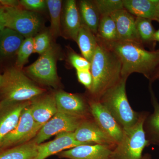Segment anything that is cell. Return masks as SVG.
I'll use <instances>...</instances> for the list:
<instances>
[{
    "instance_id": "f1b7e54d",
    "label": "cell",
    "mask_w": 159,
    "mask_h": 159,
    "mask_svg": "<svg viewBox=\"0 0 159 159\" xmlns=\"http://www.w3.org/2000/svg\"><path fill=\"white\" fill-rule=\"evenodd\" d=\"M101 17L124 9L123 0H93Z\"/></svg>"
},
{
    "instance_id": "5b68a950",
    "label": "cell",
    "mask_w": 159,
    "mask_h": 159,
    "mask_svg": "<svg viewBox=\"0 0 159 159\" xmlns=\"http://www.w3.org/2000/svg\"><path fill=\"white\" fill-rule=\"evenodd\" d=\"M148 116L147 112L141 113L134 125L123 129L122 139L113 149L112 159L142 158L143 150L150 145L144 129Z\"/></svg>"
},
{
    "instance_id": "7402d4cb",
    "label": "cell",
    "mask_w": 159,
    "mask_h": 159,
    "mask_svg": "<svg viewBox=\"0 0 159 159\" xmlns=\"http://www.w3.org/2000/svg\"><path fill=\"white\" fill-rule=\"evenodd\" d=\"M78 8L81 23L97 35L101 16L93 0L80 1Z\"/></svg>"
},
{
    "instance_id": "30bf717a",
    "label": "cell",
    "mask_w": 159,
    "mask_h": 159,
    "mask_svg": "<svg viewBox=\"0 0 159 159\" xmlns=\"http://www.w3.org/2000/svg\"><path fill=\"white\" fill-rule=\"evenodd\" d=\"M78 142L88 145H100L114 149L116 143L95 122L92 117L84 119L74 132Z\"/></svg>"
},
{
    "instance_id": "f35d334b",
    "label": "cell",
    "mask_w": 159,
    "mask_h": 159,
    "mask_svg": "<svg viewBox=\"0 0 159 159\" xmlns=\"http://www.w3.org/2000/svg\"><path fill=\"white\" fill-rule=\"evenodd\" d=\"M141 159H151V157L150 155L149 154H146L143 156Z\"/></svg>"
},
{
    "instance_id": "8d00e7d4",
    "label": "cell",
    "mask_w": 159,
    "mask_h": 159,
    "mask_svg": "<svg viewBox=\"0 0 159 159\" xmlns=\"http://www.w3.org/2000/svg\"><path fill=\"white\" fill-rule=\"evenodd\" d=\"M159 23V0L158 1L157 4L156 9L155 16V20Z\"/></svg>"
},
{
    "instance_id": "ffe728a7",
    "label": "cell",
    "mask_w": 159,
    "mask_h": 159,
    "mask_svg": "<svg viewBox=\"0 0 159 159\" xmlns=\"http://www.w3.org/2000/svg\"><path fill=\"white\" fill-rule=\"evenodd\" d=\"M158 0H123L124 9L135 17L154 20Z\"/></svg>"
},
{
    "instance_id": "ac0fdd59",
    "label": "cell",
    "mask_w": 159,
    "mask_h": 159,
    "mask_svg": "<svg viewBox=\"0 0 159 159\" xmlns=\"http://www.w3.org/2000/svg\"><path fill=\"white\" fill-rule=\"evenodd\" d=\"M30 110L34 121L44 125L57 112L54 94H43L31 100Z\"/></svg>"
},
{
    "instance_id": "9c48e42d",
    "label": "cell",
    "mask_w": 159,
    "mask_h": 159,
    "mask_svg": "<svg viewBox=\"0 0 159 159\" xmlns=\"http://www.w3.org/2000/svg\"><path fill=\"white\" fill-rule=\"evenodd\" d=\"M85 119L57 112L43 125L33 140L37 145H39L57 134L63 132H74Z\"/></svg>"
},
{
    "instance_id": "2e32d148",
    "label": "cell",
    "mask_w": 159,
    "mask_h": 159,
    "mask_svg": "<svg viewBox=\"0 0 159 159\" xmlns=\"http://www.w3.org/2000/svg\"><path fill=\"white\" fill-rule=\"evenodd\" d=\"M111 16L116 24L119 40L142 44L137 32L135 16L124 9L115 11Z\"/></svg>"
},
{
    "instance_id": "5bb4252c",
    "label": "cell",
    "mask_w": 159,
    "mask_h": 159,
    "mask_svg": "<svg viewBox=\"0 0 159 159\" xmlns=\"http://www.w3.org/2000/svg\"><path fill=\"white\" fill-rule=\"evenodd\" d=\"M113 148L100 145H82L57 154L60 158L112 159Z\"/></svg>"
},
{
    "instance_id": "7a4b0ae2",
    "label": "cell",
    "mask_w": 159,
    "mask_h": 159,
    "mask_svg": "<svg viewBox=\"0 0 159 159\" xmlns=\"http://www.w3.org/2000/svg\"><path fill=\"white\" fill-rule=\"evenodd\" d=\"M98 45L91 62L93 84L90 99L99 101L106 91L122 79V63L116 54L98 40Z\"/></svg>"
},
{
    "instance_id": "9a60e30c",
    "label": "cell",
    "mask_w": 159,
    "mask_h": 159,
    "mask_svg": "<svg viewBox=\"0 0 159 159\" xmlns=\"http://www.w3.org/2000/svg\"><path fill=\"white\" fill-rule=\"evenodd\" d=\"M88 145L78 142L74 132H63L57 134L52 141L38 145V153L36 159H46L49 157L76 146Z\"/></svg>"
},
{
    "instance_id": "7c38bea8",
    "label": "cell",
    "mask_w": 159,
    "mask_h": 159,
    "mask_svg": "<svg viewBox=\"0 0 159 159\" xmlns=\"http://www.w3.org/2000/svg\"><path fill=\"white\" fill-rule=\"evenodd\" d=\"M54 97L57 112L82 118L92 117L88 102L80 95L60 90Z\"/></svg>"
},
{
    "instance_id": "277c9868",
    "label": "cell",
    "mask_w": 159,
    "mask_h": 159,
    "mask_svg": "<svg viewBox=\"0 0 159 159\" xmlns=\"http://www.w3.org/2000/svg\"><path fill=\"white\" fill-rule=\"evenodd\" d=\"M127 79L122 77L117 84L106 91L99 100L123 129L134 125L141 114L134 111L129 102L125 89Z\"/></svg>"
},
{
    "instance_id": "ba28073f",
    "label": "cell",
    "mask_w": 159,
    "mask_h": 159,
    "mask_svg": "<svg viewBox=\"0 0 159 159\" xmlns=\"http://www.w3.org/2000/svg\"><path fill=\"white\" fill-rule=\"evenodd\" d=\"M56 52L51 46L37 60L25 69V72L37 82L56 88L59 84L56 66Z\"/></svg>"
},
{
    "instance_id": "d6a6232c",
    "label": "cell",
    "mask_w": 159,
    "mask_h": 159,
    "mask_svg": "<svg viewBox=\"0 0 159 159\" xmlns=\"http://www.w3.org/2000/svg\"><path fill=\"white\" fill-rule=\"evenodd\" d=\"M77 79L80 83L87 89L90 90L93 84V77L90 70H77Z\"/></svg>"
},
{
    "instance_id": "e575fe53",
    "label": "cell",
    "mask_w": 159,
    "mask_h": 159,
    "mask_svg": "<svg viewBox=\"0 0 159 159\" xmlns=\"http://www.w3.org/2000/svg\"><path fill=\"white\" fill-rule=\"evenodd\" d=\"M6 8L0 6V31L6 28Z\"/></svg>"
},
{
    "instance_id": "4fadbf2b",
    "label": "cell",
    "mask_w": 159,
    "mask_h": 159,
    "mask_svg": "<svg viewBox=\"0 0 159 159\" xmlns=\"http://www.w3.org/2000/svg\"><path fill=\"white\" fill-rule=\"evenodd\" d=\"M31 101L0 102V145L5 137L16 126L23 110Z\"/></svg>"
},
{
    "instance_id": "52a82bcc",
    "label": "cell",
    "mask_w": 159,
    "mask_h": 159,
    "mask_svg": "<svg viewBox=\"0 0 159 159\" xmlns=\"http://www.w3.org/2000/svg\"><path fill=\"white\" fill-rule=\"evenodd\" d=\"M6 28L17 31L25 38L33 37L41 29L42 19L37 12L20 7L6 8Z\"/></svg>"
},
{
    "instance_id": "60d3db41",
    "label": "cell",
    "mask_w": 159,
    "mask_h": 159,
    "mask_svg": "<svg viewBox=\"0 0 159 159\" xmlns=\"http://www.w3.org/2000/svg\"><path fill=\"white\" fill-rule=\"evenodd\" d=\"M1 4H0V6H1ZM1 6H2V5H1Z\"/></svg>"
},
{
    "instance_id": "836d02e7",
    "label": "cell",
    "mask_w": 159,
    "mask_h": 159,
    "mask_svg": "<svg viewBox=\"0 0 159 159\" xmlns=\"http://www.w3.org/2000/svg\"><path fill=\"white\" fill-rule=\"evenodd\" d=\"M0 4L6 8H18L20 7L19 1L16 0H0Z\"/></svg>"
},
{
    "instance_id": "e0dca14e",
    "label": "cell",
    "mask_w": 159,
    "mask_h": 159,
    "mask_svg": "<svg viewBox=\"0 0 159 159\" xmlns=\"http://www.w3.org/2000/svg\"><path fill=\"white\" fill-rule=\"evenodd\" d=\"M81 24L77 2L66 1L61 16V34L66 38L76 42Z\"/></svg>"
},
{
    "instance_id": "8fae6325",
    "label": "cell",
    "mask_w": 159,
    "mask_h": 159,
    "mask_svg": "<svg viewBox=\"0 0 159 159\" xmlns=\"http://www.w3.org/2000/svg\"><path fill=\"white\" fill-rule=\"evenodd\" d=\"M92 118L99 127L118 144L122 138L123 129L99 101L89 99Z\"/></svg>"
},
{
    "instance_id": "d590c367",
    "label": "cell",
    "mask_w": 159,
    "mask_h": 159,
    "mask_svg": "<svg viewBox=\"0 0 159 159\" xmlns=\"http://www.w3.org/2000/svg\"><path fill=\"white\" fill-rule=\"evenodd\" d=\"M159 80V66L156 71L155 73H154L153 76L152 77L151 79L149 80V84H152L155 80Z\"/></svg>"
},
{
    "instance_id": "6da1fadb",
    "label": "cell",
    "mask_w": 159,
    "mask_h": 159,
    "mask_svg": "<svg viewBox=\"0 0 159 159\" xmlns=\"http://www.w3.org/2000/svg\"><path fill=\"white\" fill-rule=\"evenodd\" d=\"M97 39L119 57L122 63V78H128L131 74L136 73L150 80L159 66V49L148 51L139 43Z\"/></svg>"
},
{
    "instance_id": "cb8c5ba5",
    "label": "cell",
    "mask_w": 159,
    "mask_h": 159,
    "mask_svg": "<svg viewBox=\"0 0 159 159\" xmlns=\"http://www.w3.org/2000/svg\"><path fill=\"white\" fill-rule=\"evenodd\" d=\"M38 145L33 140L23 145L0 152V159H36Z\"/></svg>"
},
{
    "instance_id": "3957f363",
    "label": "cell",
    "mask_w": 159,
    "mask_h": 159,
    "mask_svg": "<svg viewBox=\"0 0 159 159\" xmlns=\"http://www.w3.org/2000/svg\"><path fill=\"white\" fill-rule=\"evenodd\" d=\"M46 90L35 84L22 70L15 67L6 69L0 85V102L31 101L44 94Z\"/></svg>"
},
{
    "instance_id": "1f68e13d",
    "label": "cell",
    "mask_w": 159,
    "mask_h": 159,
    "mask_svg": "<svg viewBox=\"0 0 159 159\" xmlns=\"http://www.w3.org/2000/svg\"><path fill=\"white\" fill-rule=\"evenodd\" d=\"M19 2L24 9L34 12L43 11L47 7L46 1L43 0H21Z\"/></svg>"
},
{
    "instance_id": "44dd1931",
    "label": "cell",
    "mask_w": 159,
    "mask_h": 159,
    "mask_svg": "<svg viewBox=\"0 0 159 159\" xmlns=\"http://www.w3.org/2000/svg\"><path fill=\"white\" fill-rule=\"evenodd\" d=\"M76 42L83 57L91 63L98 45L97 35L82 24Z\"/></svg>"
},
{
    "instance_id": "4dcf8cb0",
    "label": "cell",
    "mask_w": 159,
    "mask_h": 159,
    "mask_svg": "<svg viewBox=\"0 0 159 159\" xmlns=\"http://www.w3.org/2000/svg\"><path fill=\"white\" fill-rule=\"evenodd\" d=\"M69 62L73 67L77 70H90L91 63L81 55L70 50L68 54Z\"/></svg>"
},
{
    "instance_id": "d6986e66",
    "label": "cell",
    "mask_w": 159,
    "mask_h": 159,
    "mask_svg": "<svg viewBox=\"0 0 159 159\" xmlns=\"http://www.w3.org/2000/svg\"><path fill=\"white\" fill-rule=\"evenodd\" d=\"M25 38L17 31L5 28L0 31V57L7 58L14 56Z\"/></svg>"
},
{
    "instance_id": "484cf974",
    "label": "cell",
    "mask_w": 159,
    "mask_h": 159,
    "mask_svg": "<svg viewBox=\"0 0 159 159\" xmlns=\"http://www.w3.org/2000/svg\"><path fill=\"white\" fill-rule=\"evenodd\" d=\"M152 20L144 18L136 17L135 23L137 32L143 45L153 47L156 43L154 36L156 31L152 23Z\"/></svg>"
},
{
    "instance_id": "4316f807",
    "label": "cell",
    "mask_w": 159,
    "mask_h": 159,
    "mask_svg": "<svg viewBox=\"0 0 159 159\" xmlns=\"http://www.w3.org/2000/svg\"><path fill=\"white\" fill-rule=\"evenodd\" d=\"M97 36L99 39L106 41L119 40L116 24L111 15L101 17Z\"/></svg>"
},
{
    "instance_id": "8992f818",
    "label": "cell",
    "mask_w": 159,
    "mask_h": 159,
    "mask_svg": "<svg viewBox=\"0 0 159 159\" xmlns=\"http://www.w3.org/2000/svg\"><path fill=\"white\" fill-rule=\"evenodd\" d=\"M30 104L23 110L15 128L3 139L0 145V152L30 142L42 127L43 125L35 122L31 116Z\"/></svg>"
},
{
    "instance_id": "d4e9b609",
    "label": "cell",
    "mask_w": 159,
    "mask_h": 159,
    "mask_svg": "<svg viewBox=\"0 0 159 159\" xmlns=\"http://www.w3.org/2000/svg\"><path fill=\"white\" fill-rule=\"evenodd\" d=\"M47 7L51 17L50 34L54 38L61 35L62 1L60 0H47Z\"/></svg>"
},
{
    "instance_id": "ab89813d",
    "label": "cell",
    "mask_w": 159,
    "mask_h": 159,
    "mask_svg": "<svg viewBox=\"0 0 159 159\" xmlns=\"http://www.w3.org/2000/svg\"><path fill=\"white\" fill-rule=\"evenodd\" d=\"M2 75H1L0 74V85H1V83H2Z\"/></svg>"
},
{
    "instance_id": "83f0119b",
    "label": "cell",
    "mask_w": 159,
    "mask_h": 159,
    "mask_svg": "<svg viewBox=\"0 0 159 159\" xmlns=\"http://www.w3.org/2000/svg\"><path fill=\"white\" fill-rule=\"evenodd\" d=\"M34 53V38H25L20 47L17 54L16 61V68L22 70L24 66L28 63L29 57Z\"/></svg>"
},
{
    "instance_id": "74e56055",
    "label": "cell",
    "mask_w": 159,
    "mask_h": 159,
    "mask_svg": "<svg viewBox=\"0 0 159 159\" xmlns=\"http://www.w3.org/2000/svg\"><path fill=\"white\" fill-rule=\"evenodd\" d=\"M154 39L156 42H158L159 43V29L157 31H156L154 36Z\"/></svg>"
},
{
    "instance_id": "f546056e",
    "label": "cell",
    "mask_w": 159,
    "mask_h": 159,
    "mask_svg": "<svg viewBox=\"0 0 159 159\" xmlns=\"http://www.w3.org/2000/svg\"><path fill=\"white\" fill-rule=\"evenodd\" d=\"M51 34L44 32L34 38V53L42 55L51 47Z\"/></svg>"
},
{
    "instance_id": "603a6c76",
    "label": "cell",
    "mask_w": 159,
    "mask_h": 159,
    "mask_svg": "<svg viewBox=\"0 0 159 159\" xmlns=\"http://www.w3.org/2000/svg\"><path fill=\"white\" fill-rule=\"evenodd\" d=\"M152 84H149V89L152 103L154 107L153 113L147 117L144 124L146 137L150 144H159V103L154 93Z\"/></svg>"
}]
</instances>
